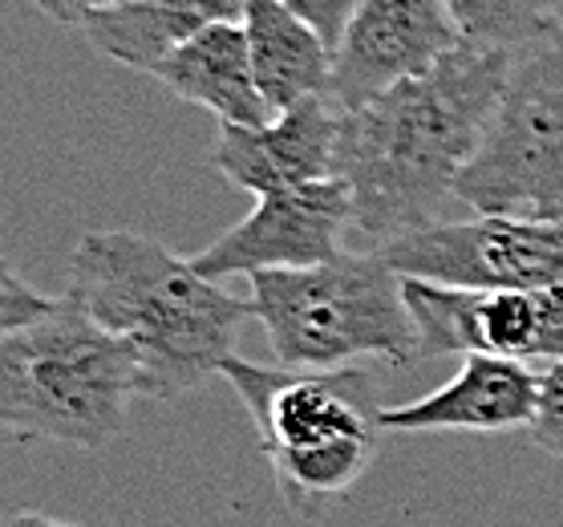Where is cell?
I'll return each instance as SVG.
<instances>
[{"label":"cell","instance_id":"cell-16","mask_svg":"<svg viewBox=\"0 0 563 527\" xmlns=\"http://www.w3.org/2000/svg\"><path fill=\"white\" fill-rule=\"evenodd\" d=\"M462 45L495 53H519L531 41L548 37L543 0H446Z\"/></svg>","mask_w":563,"mask_h":527},{"label":"cell","instance_id":"cell-9","mask_svg":"<svg viewBox=\"0 0 563 527\" xmlns=\"http://www.w3.org/2000/svg\"><path fill=\"white\" fill-rule=\"evenodd\" d=\"M349 223H353V195L341 175L260 195L256 211L228 228L216 244H207L195 256V268L211 281H228L272 268L329 264L345 252L341 240Z\"/></svg>","mask_w":563,"mask_h":527},{"label":"cell","instance_id":"cell-4","mask_svg":"<svg viewBox=\"0 0 563 527\" xmlns=\"http://www.w3.org/2000/svg\"><path fill=\"white\" fill-rule=\"evenodd\" d=\"M139 394L134 341L106 329L69 288L37 325L0 333V422L13 438L110 447Z\"/></svg>","mask_w":563,"mask_h":527},{"label":"cell","instance_id":"cell-12","mask_svg":"<svg viewBox=\"0 0 563 527\" xmlns=\"http://www.w3.org/2000/svg\"><path fill=\"white\" fill-rule=\"evenodd\" d=\"M539 394H543V373H536L527 361L466 353L459 373L442 389L418 402H406V406H385V430H397V435L527 430L539 414Z\"/></svg>","mask_w":563,"mask_h":527},{"label":"cell","instance_id":"cell-21","mask_svg":"<svg viewBox=\"0 0 563 527\" xmlns=\"http://www.w3.org/2000/svg\"><path fill=\"white\" fill-rule=\"evenodd\" d=\"M9 527H77V524H62V519H49V515L41 512H16L9 519Z\"/></svg>","mask_w":563,"mask_h":527},{"label":"cell","instance_id":"cell-20","mask_svg":"<svg viewBox=\"0 0 563 527\" xmlns=\"http://www.w3.org/2000/svg\"><path fill=\"white\" fill-rule=\"evenodd\" d=\"M41 13L57 21V25H69V29H86L90 17H98L102 9H114L122 0H33Z\"/></svg>","mask_w":563,"mask_h":527},{"label":"cell","instance_id":"cell-8","mask_svg":"<svg viewBox=\"0 0 563 527\" xmlns=\"http://www.w3.org/2000/svg\"><path fill=\"white\" fill-rule=\"evenodd\" d=\"M406 281V305L418 329V358L495 353L515 361H563V284L543 288H450Z\"/></svg>","mask_w":563,"mask_h":527},{"label":"cell","instance_id":"cell-13","mask_svg":"<svg viewBox=\"0 0 563 527\" xmlns=\"http://www.w3.org/2000/svg\"><path fill=\"white\" fill-rule=\"evenodd\" d=\"M151 78L183 102L211 110L219 122L264 127L276 118L256 81L244 21H216V25L199 29L191 41H183L179 50L154 69Z\"/></svg>","mask_w":563,"mask_h":527},{"label":"cell","instance_id":"cell-22","mask_svg":"<svg viewBox=\"0 0 563 527\" xmlns=\"http://www.w3.org/2000/svg\"><path fill=\"white\" fill-rule=\"evenodd\" d=\"M543 13H548L551 33H560L563 37V0H543Z\"/></svg>","mask_w":563,"mask_h":527},{"label":"cell","instance_id":"cell-5","mask_svg":"<svg viewBox=\"0 0 563 527\" xmlns=\"http://www.w3.org/2000/svg\"><path fill=\"white\" fill-rule=\"evenodd\" d=\"M247 281L252 312L280 365L341 370L361 358L394 365L418 358L406 281L382 252H341L329 264L272 268Z\"/></svg>","mask_w":563,"mask_h":527},{"label":"cell","instance_id":"cell-15","mask_svg":"<svg viewBox=\"0 0 563 527\" xmlns=\"http://www.w3.org/2000/svg\"><path fill=\"white\" fill-rule=\"evenodd\" d=\"M244 29L256 81L276 114L308 98H329L333 50L296 9L284 0H247Z\"/></svg>","mask_w":563,"mask_h":527},{"label":"cell","instance_id":"cell-17","mask_svg":"<svg viewBox=\"0 0 563 527\" xmlns=\"http://www.w3.org/2000/svg\"><path fill=\"white\" fill-rule=\"evenodd\" d=\"M53 300L57 296L37 293L33 284H25L4 264V272H0V333H21L29 325H37L53 309Z\"/></svg>","mask_w":563,"mask_h":527},{"label":"cell","instance_id":"cell-10","mask_svg":"<svg viewBox=\"0 0 563 527\" xmlns=\"http://www.w3.org/2000/svg\"><path fill=\"white\" fill-rule=\"evenodd\" d=\"M462 37L446 0H361L333 53L329 98L357 110L377 94L438 65Z\"/></svg>","mask_w":563,"mask_h":527},{"label":"cell","instance_id":"cell-19","mask_svg":"<svg viewBox=\"0 0 563 527\" xmlns=\"http://www.w3.org/2000/svg\"><path fill=\"white\" fill-rule=\"evenodd\" d=\"M284 4L305 17L308 25L324 37V45L336 53V45L345 37V29H349V21H353V13H357L361 0H284Z\"/></svg>","mask_w":563,"mask_h":527},{"label":"cell","instance_id":"cell-2","mask_svg":"<svg viewBox=\"0 0 563 527\" xmlns=\"http://www.w3.org/2000/svg\"><path fill=\"white\" fill-rule=\"evenodd\" d=\"M65 288L106 325L134 341L142 358V394L179 398L203 386L235 353L252 312L203 276L195 260L139 232H90L69 256Z\"/></svg>","mask_w":563,"mask_h":527},{"label":"cell","instance_id":"cell-18","mask_svg":"<svg viewBox=\"0 0 563 527\" xmlns=\"http://www.w3.org/2000/svg\"><path fill=\"white\" fill-rule=\"evenodd\" d=\"M527 435L543 454L563 459V361L548 365L543 373V394H539V414L536 422L527 426Z\"/></svg>","mask_w":563,"mask_h":527},{"label":"cell","instance_id":"cell-11","mask_svg":"<svg viewBox=\"0 0 563 527\" xmlns=\"http://www.w3.org/2000/svg\"><path fill=\"white\" fill-rule=\"evenodd\" d=\"M336 151H341V110L333 98H308L280 110L264 127L219 122L211 167L260 199L305 183L336 179Z\"/></svg>","mask_w":563,"mask_h":527},{"label":"cell","instance_id":"cell-6","mask_svg":"<svg viewBox=\"0 0 563 527\" xmlns=\"http://www.w3.org/2000/svg\"><path fill=\"white\" fill-rule=\"evenodd\" d=\"M454 199L474 211L563 219V37L511 53L487 139L462 171Z\"/></svg>","mask_w":563,"mask_h":527},{"label":"cell","instance_id":"cell-14","mask_svg":"<svg viewBox=\"0 0 563 527\" xmlns=\"http://www.w3.org/2000/svg\"><path fill=\"white\" fill-rule=\"evenodd\" d=\"M244 4L247 0H122L90 17L81 33L110 62L154 74L199 29L244 21Z\"/></svg>","mask_w":563,"mask_h":527},{"label":"cell","instance_id":"cell-1","mask_svg":"<svg viewBox=\"0 0 563 527\" xmlns=\"http://www.w3.org/2000/svg\"><path fill=\"white\" fill-rule=\"evenodd\" d=\"M511 53L459 45L418 78L341 110L336 175L353 195V228L382 248L434 223L487 139Z\"/></svg>","mask_w":563,"mask_h":527},{"label":"cell","instance_id":"cell-3","mask_svg":"<svg viewBox=\"0 0 563 527\" xmlns=\"http://www.w3.org/2000/svg\"><path fill=\"white\" fill-rule=\"evenodd\" d=\"M219 373L252 414L276 487L300 519H317L357 487L377 459L385 406L365 370L256 365L231 353Z\"/></svg>","mask_w":563,"mask_h":527},{"label":"cell","instance_id":"cell-7","mask_svg":"<svg viewBox=\"0 0 563 527\" xmlns=\"http://www.w3.org/2000/svg\"><path fill=\"white\" fill-rule=\"evenodd\" d=\"M401 276L450 288H543L563 284V219L499 216L434 219L377 248Z\"/></svg>","mask_w":563,"mask_h":527}]
</instances>
